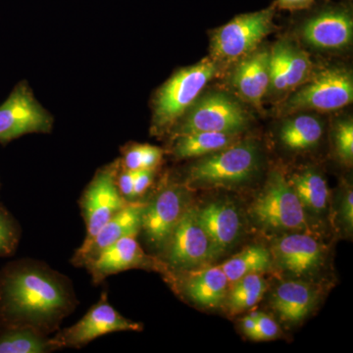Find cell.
Returning a JSON list of instances; mask_svg holds the SVG:
<instances>
[{
    "mask_svg": "<svg viewBox=\"0 0 353 353\" xmlns=\"http://www.w3.org/2000/svg\"><path fill=\"white\" fill-rule=\"evenodd\" d=\"M228 290L225 303L231 313L252 308L263 297L267 283L259 274H250L233 283Z\"/></svg>",
    "mask_w": 353,
    "mask_h": 353,
    "instance_id": "obj_26",
    "label": "cell"
},
{
    "mask_svg": "<svg viewBox=\"0 0 353 353\" xmlns=\"http://www.w3.org/2000/svg\"><path fill=\"white\" fill-rule=\"evenodd\" d=\"M20 231L10 213L0 205V257L12 254L19 243Z\"/></svg>",
    "mask_w": 353,
    "mask_h": 353,
    "instance_id": "obj_29",
    "label": "cell"
},
{
    "mask_svg": "<svg viewBox=\"0 0 353 353\" xmlns=\"http://www.w3.org/2000/svg\"><path fill=\"white\" fill-rule=\"evenodd\" d=\"M252 216L271 230H301L306 225L305 212L296 192L280 172L269 176L264 190L253 201Z\"/></svg>",
    "mask_w": 353,
    "mask_h": 353,
    "instance_id": "obj_5",
    "label": "cell"
},
{
    "mask_svg": "<svg viewBox=\"0 0 353 353\" xmlns=\"http://www.w3.org/2000/svg\"><path fill=\"white\" fill-rule=\"evenodd\" d=\"M52 119L26 83H19L0 105V141L8 143L32 132L50 131Z\"/></svg>",
    "mask_w": 353,
    "mask_h": 353,
    "instance_id": "obj_11",
    "label": "cell"
},
{
    "mask_svg": "<svg viewBox=\"0 0 353 353\" xmlns=\"http://www.w3.org/2000/svg\"><path fill=\"white\" fill-rule=\"evenodd\" d=\"M288 182L296 192L303 208L315 214L325 212L329 201L328 185L318 172L313 169H305L292 174Z\"/></svg>",
    "mask_w": 353,
    "mask_h": 353,
    "instance_id": "obj_21",
    "label": "cell"
},
{
    "mask_svg": "<svg viewBox=\"0 0 353 353\" xmlns=\"http://www.w3.org/2000/svg\"><path fill=\"white\" fill-rule=\"evenodd\" d=\"M336 146L341 159L352 162L353 158L352 121H343L336 130Z\"/></svg>",
    "mask_w": 353,
    "mask_h": 353,
    "instance_id": "obj_30",
    "label": "cell"
},
{
    "mask_svg": "<svg viewBox=\"0 0 353 353\" xmlns=\"http://www.w3.org/2000/svg\"><path fill=\"white\" fill-rule=\"evenodd\" d=\"M341 219L347 225L348 229L352 231L353 226V194L352 190H347L343 196L341 206Z\"/></svg>",
    "mask_w": 353,
    "mask_h": 353,
    "instance_id": "obj_35",
    "label": "cell"
},
{
    "mask_svg": "<svg viewBox=\"0 0 353 353\" xmlns=\"http://www.w3.org/2000/svg\"><path fill=\"white\" fill-rule=\"evenodd\" d=\"M316 296L317 294L310 285L289 281L273 292L271 305L285 321L299 322L314 307Z\"/></svg>",
    "mask_w": 353,
    "mask_h": 353,
    "instance_id": "obj_20",
    "label": "cell"
},
{
    "mask_svg": "<svg viewBox=\"0 0 353 353\" xmlns=\"http://www.w3.org/2000/svg\"><path fill=\"white\" fill-rule=\"evenodd\" d=\"M57 350L46 334L31 328H6L0 334V353H44Z\"/></svg>",
    "mask_w": 353,
    "mask_h": 353,
    "instance_id": "obj_25",
    "label": "cell"
},
{
    "mask_svg": "<svg viewBox=\"0 0 353 353\" xmlns=\"http://www.w3.org/2000/svg\"><path fill=\"white\" fill-rule=\"evenodd\" d=\"M83 266L87 267L94 284H99L109 276L120 272L146 267L152 268L157 266V262L145 254L137 236H129L108 246Z\"/></svg>",
    "mask_w": 353,
    "mask_h": 353,
    "instance_id": "obj_14",
    "label": "cell"
},
{
    "mask_svg": "<svg viewBox=\"0 0 353 353\" xmlns=\"http://www.w3.org/2000/svg\"><path fill=\"white\" fill-rule=\"evenodd\" d=\"M353 101L352 74L343 68L323 70L294 92L283 105V113L301 110L333 111Z\"/></svg>",
    "mask_w": 353,
    "mask_h": 353,
    "instance_id": "obj_6",
    "label": "cell"
},
{
    "mask_svg": "<svg viewBox=\"0 0 353 353\" xmlns=\"http://www.w3.org/2000/svg\"><path fill=\"white\" fill-rule=\"evenodd\" d=\"M257 315L259 313H252V314L245 316L241 321V328H243V333L250 338L253 332H254L255 327L257 325Z\"/></svg>",
    "mask_w": 353,
    "mask_h": 353,
    "instance_id": "obj_37",
    "label": "cell"
},
{
    "mask_svg": "<svg viewBox=\"0 0 353 353\" xmlns=\"http://www.w3.org/2000/svg\"><path fill=\"white\" fill-rule=\"evenodd\" d=\"M77 304L66 278L41 262L20 260L0 271V324L6 328H31L46 334Z\"/></svg>",
    "mask_w": 353,
    "mask_h": 353,
    "instance_id": "obj_1",
    "label": "cell"
},
{
    "mask_svg": "<svg viewBox=\"0 0 353 353\" xmlns=\"http://www.w3.org/2000/svg\"><path fill=\"white\" fill-rule=\"evenodd\" d=\"M145 202L132 201L118 211L97 232L94 238L82 245L74 255V265L83 266L90 259L114 243L129 236H138L141 228V215Z\"/></svg>",
    "mask_w": 353,
    "mask_h": 353,
    "instance_id": "obj_13",
    "label": "cell"
},
{
    "mask_svg": "<svg viewBox=\"0 0 353 353\" xmlns=\"http://www.w3.org/2000/svg\"><path fill=\"white\" fill-rule=\"evenodd\" d=\"M322 134L323 127L318 118L299 115L285 121L281 128L280 139L290 150H303L317 145Z\"/></svg>",
    "mask_w": 353,
    "mask_h": 353,
    "instance_id": "obj_23",
    "label": "cell"
},
{
    "mask_svg": "<svg viewBox=\"0 0 353 353\" xmlns=\"http://www.w3.org/2000/svg\"><path fill=\"white\" fill-rule=\"evenodd\" d=\"M194 104L176 127L175 137L201 132L240 134L248 125L245 109L227 94L205 95Z\"/></svg>",
    "mask_w": 353,
    "mask_h": 353,
    "instance_id": "obj_7",
    "label": "cell"
},
{
    "mask_svg": "<svg viewBox=\"0 0 353 353\" xmlns=\"http://www.w3.org/2000/svg\"><path fill=\"white\" fill-rule=\"evenodd\" d=\"M277 1L282 8L296 10V9H303L310 6L313 0H277Z\"/></svg>",
    "mask_w": 353,
    "mask_h": 353,
    "instance_id": "obj_36",
    "label": "cell"
},
{
    "mask_svg": "<svg viewBox=\"0 0 353 353\" xmlns=\"http://www.w3.org/2000/svg\"><path fill=\"white\" fill-rule=\"evenodd\" d=\"M197 218L214 246L216 254L226 252L238 240L241 222L236 206L231 202H211L196 208Z\"/></svg>",
    "mask_w": 353,
    "mask_h": 353,
    "instance_id": "obj_17",
    "label": "cell"
},
{
    "mask_svg": "<svg viewBox=\"0 0 353 353\" xmlns=\"http://www.w3.org/2000/svg\"><path fill=\"white\" fill-rule=\"evenodd\" d=\"M280 334V327L274 321L270 316L259 313L257 315V325L254 332L250 336L253 341H271L277 338Z\"/></svg>",
    "mask_w": 353,
    "mask_h": 353,
    "instance_id": "obj_31",
    "label": "cell"
},
{
    "mask_svg": "<svg viewBox=\"0 0 353 353\" xmlns=\"http://www.w3.org/2000/svg\"><path fill=\"white\" fill-rule=\"evenodd\" d=\"M239 134L201 132L176 137L173 153L178 158L205 157L238 141Z\"/></svg>",
    "mask_w": 353,
    "mask_h": 353,
    "instance_id": "obj_22",
    "label": "cell"
},
{
    "mask_svg": "<svg viewBox=\"0 0 353 353\" xmlns=\"http://www.w3.org/2000/svg\"><path fill=\"white\" fill-rule=\"evenodd\" d=\"M162 250L165 262L179 270L196 268L217 256L196 208H188L183 212Z\"/></svg>",
    "mask_w": 353,
    "mask_h": 353,
    "instance_id": "obj_8",
    "label": "cell"
},
{
    "mask_svg": "<svg viewBox=\"0 0 353 353\" xmlns=\"http://www.w3.org/2000/svg\"><path fill=\"white\" fill-rule=\"evenodd\" d=\"M163 152L157 146L141 145V169H155L162 159Z\"/></svg>",
    "mask_w": 353,
    "mask_h": 353,
    "instance_id": "obj_33",
    "label": "cell"
},
{
    "mask_svg": "<svg viewBox=\"0 0 353 353\" xmlns=\"http://www.w3.org/2000/svg\"><path fill=\"white\" fill-rule=\"evenodd\" d=\"M187 208L185 190L176 185H167L152 201L145 202L141 232H143L148 243L155 250H163Z\"/></svg>",
    "mask_w": 353,
    "mask_h": 353,
    "instance_id": "obj_12",
    "label": "cell"
},
{
    "mask_svg": "<svg viewBox=\"0 0 353 353\" xmlns=\"http://www.w3.org/2000/svg\"><path fill=\"white\" fill-rule=\"evenodd\" d=\"M272 263V255L267 248L262 245H252L227 260L220 267L231 285L250 274H260L269 270Z\"/></svg>",
    "mask_w": 353,
    "mask_h": 353,
    "instance_id": "obj_24",
    "label": "cell"
},
{
    "mask_svg": "<svg viewBox=\"0 0 353 353\" xmlns=\"http://www.w3.org/2000/svg\"><path fill=\"white\" fill-rule=\"evenodd\" d=\"M289 48L290 41H282L270 51V88L276 92H287Z\"/></svg>",
    "mask_w": 353,
    "mask_h": 353,
    "instance_id": "obj_27",
    "label": "cell"
},
{
    "mask_svg": "<svg viewBox=\"0 0 353 353\" xmlns=\"http://www.w3.org/2000/svg\"><path fill=\"white\" fill-rule=\"evenodd\" d=\"M229 285L225 272L220 266H214L190 275L183 284V290L199 305L218 307L225 303Z\"/></svg>",
    "mask_w": 353,
    "mask_h": 353,
    "instance_id": "obj_19",
    "label": "cell"
},
{
    "mask_svg": "<svg viewBox=\"0 0 353 353\" xmlns=\"http://www.w3.org/2000/svg\"><path fill=\"white\" fill-rule=\"evenodd\" d=\"M352 17L345 9L323 11L306 21L303 28L304 41L319 50H341L352 43Z\"/></svg>",
    "mask_w": 353,
    "mask_h": 353,
    "instance_id": "obj_15",
    "label": "cell"
},
{
    "mask_svg": "<svg viewBox=\"0 0 353 353\" xmlns=\"http://www.w3.org/2000/svg\"><path fill=\"white\" fill-rule=\"evenodd\" d=\"M153 176H154V169H141V170L136 171L132 199L145 194L146 190L152 185Z\"/></svg>",
    "mask_w": 353,
    "mask_h": 353,
    "instance_id": "obj_32",
    "label": "cell"
},
{
    "mask_svg": "<svg viewBox=\"0 0 353 353\" xmlns=\"http://www.w3.org/2000/svg\"><path fill=\"white\" fill-rule=\"evenodd\" d=\"M259 163L256 143L236 141L192 164L188 172L187 185L192 188L241 185L252 178L259 169Z\"/></svg>",
    "mask_w": 353,
    "mask_h": 353,
    "instance_id": "obj_2",
    "label": "cell"
},
{
    "mask_svg": "<svg viewBox=\"0 0 353 353\" xmlns=\"http://www.w3.org/2000/svg\"><path fill=\"white\" fill-rule=\"evenodd\" d=\"M273 254L283 269L296 276L313 273L323 261L322 246L314 238L304 234L283 236L274 245Z\"/></svg>",
    "mask_w": 353,
    "mask_h": 353,
    "instance_id": "obj_16",
    "label": "cell"
},
{
    "mask_svg": "<svg viewBox=\"0 0 353 353\" xmlns=\"http://www.w3.org/2000/svg\"><path fill=\"white\" fill-rule=\"evenodd\" d=\"M134 175L136 171L127 170L124 168L122 172H118L117 185L121 194L129 201L132 199V192H134Z\"/></svg>",
    "mask_w": 353,
    "mask_h": 353,
    "instance_id": "obj_34",
    "label": "cell"
},
{
    "mask_svg": "<svg viewBox=\"0 0 353 353\" xmlns=\"http://www.w3.org/2000/svg\"><path fill=\"white\" fill-rule=\"evenodd\" d=\"M143 325L127 319L108 303L106 294L85 313L82 319L50 338L57 350L80 348L105 334L123 331H141Z\"/></svg>",
    "mask_w": 353,
    "mask_h": 353,
    "instance_id": "obj_10",
    "label": "cell"
},
{
    "mask_svg": "<svg viewBox=\"0 0 353 353\" xmlns=\"http://www.w3.org/2000/svg\"><path fill=\"white\" fill-rule=\"evenodd\" d=\"M275 6L243 14L216 30L211 39L212 58L233 62L248 57L273 29Z\"/></svg>",
    "mask_w": 353,
    "mask_h": 353,
    "instance_id": "obj_4",
    "label": "cell"
},
{
    "mask_svg": "<svg viewBox=\"0 0 353 353\" xmlns=\"http://www.w3.org/2000/svg\"><path fill=\"white\" fill-rule=\"evenodd\" d=\"M118 162L102 168L81 197V210L87 228L83 245L92 241L103 225L129 203L118 189Z\"/></svg>",
    "mask_w": 353,
    "mask_h": 353,
    "instance_id": "obj_9",
    "label": "cell"
},
{
    "mask_svg": "<svg viewBox=\"0 0 353 353\" xmlns=\"http://www.w3.org/2000/svg\"><path fill=\"white\" fill-rule=\"evenodd\" d=\"M213 58H204L199 63L180 70L158 90L154 99L153 128L162 132L176 124L192 104L203 88L217 73Z\"/></svg>",
    "mask_w": 353,
    "mask_h": 353,
    "instance_id": "obj_3",
    "label": "cell"
},
{
    "mask_svg": "<svg viewBox=\"0 0 353 353\" xmlns=\"http://www.w3.org/2000/svg\"><path fill=\"white\" fill-rule=\"evenodd\" d=\"M233 85L245 101L259 108L270 90V52L250 53L241 60L234 70Z\"/></svg>",
    "mask_w": 353,
    "mask_h": 353,
    "instance_id": "obj_18",
    "label": "cell"
},
{
    "mask_svg": "<svg viewBox=\"0 0 353 353\" xmlns=\"http://www.w3.org/2000/svg\"><path fill=\"white\" fill-rule=\"evenodd\" d=\"M311 62L307 53L290 43L288 60L287 92L303 83L310 72Z\"/></svg>",
    "mask_w": 353,
    "mask_h": 353,
    "instance_id": "obj_28",
    "label": "cell"
}]
</instances>
